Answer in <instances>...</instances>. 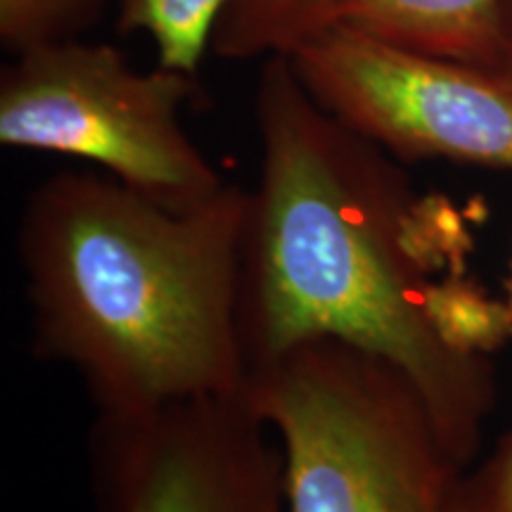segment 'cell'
Wrapping results in <instances>:
<instances>
[{"mask_svg": "<svg viewBox=\"0 0 512 512\" xmlns=\"http://www.w3.org/2000/svg\"><path fill=\"white\" fill-rule=\"evenodd\" d=\"M508 309H510V313H512V261H510V278H508Z\"/></svg>", "mask_w": 512, "mask_h": 512, "instance_id": "14", "label": "cell"}, {"mask_svg": "<svg viewBox=\"0 0 512 512\" xmlns=\"http://www.w3.org/2000/svg\"><path fill=\"white\" fill-rule=\"evenodd\" d=\"M311 98L399 162L512 171V86L453 60L330 24L292 50Z\"/></svg>", "mask_w": 512, "mask_h": 512, "instance_id": "5", "label": "cell"}, {"mask_svg": "<svg viewBox=\"0 0 512 512\" xmlns=\"http://www.w3.org/2000/svg\"><path fill=\"white\" fill-rule=\"evenodd\" d=\"M339 0H228L211 50L223 60L290 55L299 43L330 27Z\"/></svg>", "mask_w": 512, "mask_h": 512, "instance_id": "8", "label": "cell"}, {"mask_svg": "<svg viewBox=\"0 0 512 512\" xmlns=\"http://www.w3.org/2000/svg\"><path fill=\"white\" fill-rule=\"evenodd\" d=\"M280 441L287 512H448L465 467L411 377L339 339H311L247 375Z\"/></svg>", "mask_w": 512, "mask_h": 512, "instance_id": "3", "label": "cell"}, {"mask_svg": "<svg viewBox=\"0 0 512 512\" xmlns=\"http://www.w3.org/2000/svg\"><path fill=\"white\" fill-rule=\"evenodd\" d=\"M249 190L176 211L112 176L31 190L17 252L38 356L74 368L100 415L242 396L238 328Z\"/></svg>", "mask_w": 512, "mask_h": 512, "instance_id": "2", "label": "cell"}, {"mask_svg": "<svg viewBox=\"0 0 512 512\" xmlns=\"http://www.w3.org/2000/svg\"><path fill=\"white\" fill-rule=\"evenodd\" d=\"M195 74L136 72L105 43H60L0 72V143L98 164L166 209L214 200L226 181L181 124Z\"/></svg>", "mask_w": 512, "mask_h": 512, "instance_id": "4", "label": "cell"}, {"mask_svg": "<svg viewBox=\"0 0 512 512\" xmlns=\"http://www.w3.org/2000/svg\"><path fill=\"white\" fill-rule=\"evenodd\" d=\"M427 313L439 337L460 354L489 356L512 337L508 304L489 299L458 273L444 283H432Z\"/></svg>", "mask_w": 512, "mask_h": 512, "instance_id": "10", "label": "cell"}, {"mask_svg": "<svg viewBox=\"0 0 512 512\" xmlns=\"http://www.w3.org/2000/svg\"><path fill=\"white\" fill-rule=\"evenodd\" d=\"M448 512H512V427L482 463L465 467Z\"/></svg>", "mask_w": 512, "mask_h": 512, "instance_id": "12", "label": "cell"}, {"mask_svg": "<svg viewBox=\"0 0 512 512\" xmlns=\"http://www.w3.org/2000/svg\"><path fill=\"white\" fill-rule=\"evenodd\" d=\"M261 176L242 233L238 328L247 375L311 339H339L411 377L458 465L496 399L489 356L451 349L427 313L444 247H463L446 197H418L399 159L325 112L290 57L254 91Z\"/></svg>", "mask_w": 512, "mask_h": 512, "instance_id": "1", "label": "cell"}, {"mask_svg": "<svg viewBox=\"0 0 512 512\" xmlns=\"http://www.w3.org/2000/svg\"><path fill=\"white\" fill-rule=\"evenodd\" d=\"M332 24L496 74L501 0H339Z\"/></svg>", "mask_w": 512, "mask_h": 512, "instance_id": "7", "label": "cell"}, {"mask_svg": "<svg viewBox=\"0 0 512 512\" xmlns=\"http://www.w3.org/2000/svg\"><path fill=\"white\" fill-rule=\"evenodd\" d=\"M114 5L117 29L150 36L159 67L197 76L228 0H114Z\"/></svg>", "mask_w": 512, "mask_h": 512, "instance_id": "9", "label": "cell"}, {"mask_svg": "<svg viewBox=\"0 0 512 512\" xmlns=\"http://www.w3.org/2000/svg\"><path fill=\"white\" fill-rule=\"evenodd\" d=\"M91 470L100 512H287L283 456L245 396L100 415Z\"/></svg>", "mask_w": 512, "mask_h": 512, "instance_id": "6", "label": "cell"}, {"mask_svg": "<svg viewBox=\"0 0 512 512\" xmlns=\"http://www.w3.org/2000/svg\"><path fill=\"white\" fill-rule=\"evenodd\" d=\"M496 76L512 86V0H501V64Z\"/></svg>", "mask_w": 512, "mask_h": 512, "instance_id": "13", "label": "cell"}, {"mask_svg": "<svg viewBox=\"0 0 512 512\" xmlns=\"http://www.w3.org/2000/svg\"><path fill=\"white\" fill-rule=\"evenodd\" d=\"M114 0H0V43L10 57L79 41Z\"/></svg>", "mask_w": 512, "mask_h": 512, "instance_id": "11", "label": "cell"}]
</instances>
